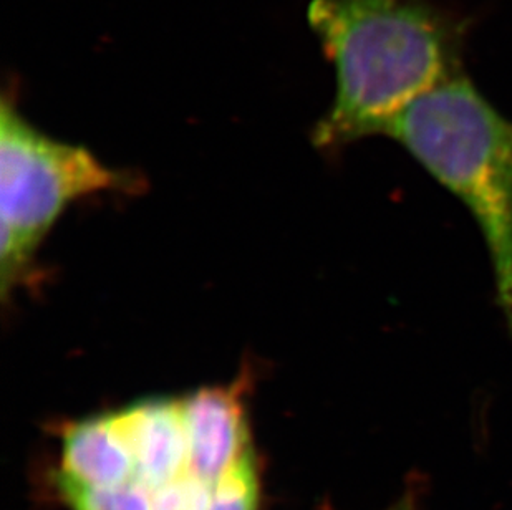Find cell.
I'll list each match as a JSON object with an SVG mask.
<instances>
[{
  "instance_id": "cell-1",
  "label": "cell",
  "mask_w": 512,
  "mask_h": 510,
  "mask_svg": "<svg viewBox=\"0 0 512 510\" xmlns=\"http://www.w3.org/2000/svg\"><path fill=\"white\" fill-rule=\"evenodd\" d=\"M307 15L337 75L314 133L324 150L387 136L411 103L464 72L473 20L433 0H312Z\"/></svg>"
},
{
  "instance_id": "cell-2",
  "label": "cell",
  "mask_w": 512,
  "mask_h": 510,
  "mask_svg": "<svg viewBox=\"0 0 512 510\" xmlns=\"http://www.w3.org/2000/svg\"><path fill=\"white\" fill-rule=\"evenodd\" d=\"M387 136L478 224L512 335V120L463 72L411 103Z\"/></svg>"
},
{
  "instance_id": "cell-3",
  "label": "cell",
  "mask_w": 512,
  "mask_h": 510,
  "mask_svg": "<svg viewBox=\"0 0 512 510\" xmlns=\"http://www.w3.org/2000/svg\"><path fill=\"white\" fill-rule=\"evenodd\" d=\"M128 179L82 146L35 130L10 98L0 113V282L2 297L27 280L58 217L77 199L125 188Z\"/></svg>"
},
{
  "instance_id": "cell-4",
  "label": "cell",
  "mask_w": 512,
  "mask_h": 510,
  "mask_svg": "<svg viewBox=\"0 0 512 510\" xmlns=\"http://www.w3.org/2000/svg\"><path fill=\"white\" fill-rule=\"evenodd\" d=\"M251 373L228 386L201 388L184 396L191 471L209 484L256 453L249 416Z\"/></svg>"
},
{
  "instance_id": "cell-5",
  "label": "cell",
  "mask_w": 512,
  "mask_h": 510,
  "mask_svg": "<svg viewBox=\"0 0 512 510\" xmlns=\"http://www.w3.org/2000/svg\"><path fill=\"white\" fill-rule=\"evenodd\" d=\"M135 469L131 479L158 491L191 471L183 398H145L115 411Z\"/></svg>"
},
{
  "instance_id": "cell-6",
  "label": "cell",
  "mask_w": 512,
  "mask_h": 510,
  "mask_svg": "<svg viewBox=\"0 0 512 510\" xmlns=\"http://www.w3.org/2000/svg\"><path fill=\"white\" fill-rule=\"evenodd\" d=\"M60 456L50 471L85 486H120L133 476L135 462L116 413H102L55 426Z\"/></svg>"
},
{
  "instance_id": "cell-7",
  "label": "cell",
  "mask_w": 512,
  "mask_h": 510,
  "mask_svg": "<svg viewBox=\"0 0 512 510\" xmlns=\"http://www.w3.org/2000/svg\"><path fill=\"white\" fill-rule=\"evenodd\" d=\"M44 482L52 499L68 510H151V492L135 479L113 487L85 486L47 469Z\"/></svg>"
},
{
  "instance_id": "cell-8",
  "label": "cell",
  "mask_w": 512,
  "mask_h": 510,
  "mask_svg": "<svg viewBox=\"0 0 512 510\" xmlns=\"http://www.w3.org/2000/svg\"><path fill=\"white\" fill-rule=\"evenodd\" d=\"M264 467L252 453L214 482L206 510H261L264 504Z\"/></svg>"
},
{
  "instance_id": "cell-9",
  "label": "cell",
  "mask_w": 512,
  "mask_h": 510,
  "mask_svg": "<svg viewBox=\"0 0 512 510\" xmlns=\"http://www.w3.org/2000/svg\"><path fill=\"white\" fill-rule=\"evenodd\" d=\"M387 510H426L425 499L418 494H406L397 502H393Z\"/></svg>"
}]
</instances>
